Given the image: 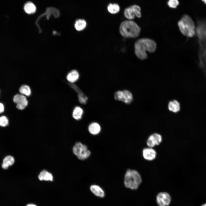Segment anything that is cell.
Returning a JSON list of instances; mask_svg holds the SVG:
<instances>
[{
  "label": "cell",
  "mask_w": 206,
  "mask_h": 206,
  "mask_svg": "<svg viewBox=\"0 0 206 206\" xmlns=\"http://www.w3.org/2000/svg\"><path fill=\"white\" fill-rule=\"evenodd\" d=\"M162 141L161 135L157 133H154L149 136L146 141V144L149 147L152 148L159 145Z\"/></svg>",
  "instance_id": "8"
},
{
  "label": "cell",
  "mask_w": 206,
  "mask_h": 206,
  "mask_svg": "<svg viewBox=\"0 0 206 206\" xmlns=\"http://www.w3.org/2000/svg\"><path fill=\"white\" fill-rule=\"evenodd\" d=\"M14 161V159L12 156H8L4 158L3 163L8 168L9 166L12 165Z\"/></svg>",
  "instance_id": "22"
},
{
  "label": "cell",
  "mask_w": 206,
  "mask_h": 206,
  "mask_svg": "<svg viewBox=\"0 0 206 206\" xmlns=\"http://www.w3.org/2000/svg\"><path fill=\"white\" fill-rule=\"evenodd\" d=\"M27 206H37L33 204H29L27 205Z\"/></svg>",
  "instance_id": "28"
},
{
  "label": "cell",
  "mask_w": 206,
  "mask_h": 206,
  "mask_svg": "<svg viewBox=\"0 0 206 206\" xmlns=\"http://www.w3.org/2000/svg\"><path fill=\"white\" fill-rule=\"evenodd\" d=\"M142 154L144 158L146 160L151 161L154 160L157 156L156 151L151 147L144 148L142 150Z\"/></svg>",
  "instance_id": "10"
},
{
  "label": "cell",
  "mask_w": 206,
  "mask_h": 206,
  "mask_svg": "<svg viewBox=\"0 0 206 206\" xmlns=\"http://www.w3.org/2000/svg\"><path fill=\"white\" fill-rule=\"evenodd\" d=\"M205 4H206V0H201Z\"/></svg>",
  "instance_id": "29"
},
{
  "label": "cell",
  "mask_w": 206,
  "mask_h": 206,
  "mask_svg": "<svg viewBox=\"0 0 206 206\" xmlns=\"http://www.w3.org/2000/svg\"><path fill=\"white\" fill-rule=\"evenodd\" d=\"M79 76L78 72L76 70H73L68 74L67 78L68 81L71 83H74L77 81Z\"/></svg>",
  "instance_id": "16"
},
{
  "label": "cell",
  "mask_w": 206,
  "mask_h": 206,
  "mask_svg": "<svg viewBox=\"0 0 206 206\" xmlns=\"http://www.w3.org/2000/svg\"><path fill=\"white\" fill-rule=\"evenodd\" d=\"M132 95L130 91L126 90L122 91L121 101L128 104L132 102Z\"/></svg>",
  "instance_id": "11"
},
{
  "label": "cell",
  "mask_w": 206,
  "mask_h": 206,
  "mask_svg": "<svg viewBox=\"0 0 206 206\" xmlns=\"http://www.w3.org/2000/svg\"><path fill=\"white\" fill-rule=\"evenodd\" d=\"M24 9L26 13L31 14L35 12L36 7L33 3L29 2L25 4L24 7Z\"/></svg>",
  "instance_id": "17"
},
{
  "label": "cell",
  "mask_w": 206,
  "mask_h": 206,
  "mask_svg": "<svg viewBox=\"0 0 206 206\" xmlns=\"http://www.w3.org/2000/svg\"><path fill=\"white\" fill-rule=\"evenodd\" d=\"M179 2L178 0H169L167 4L171 8H176L179 5Z\"/></svg>",
  "instance_id": "23"
},
{
  "label": "cell",
  "mask_w": 206,
  "mask_h": 206,
  "mask_svg": "<svg viewBox=\"0 0 206 206\" xmlns=\"http://www.w3.org/2000/svg\"><path fill=\"white\" fill-rule=\"evenodd\" d=\"M142 182L140 174L134 170L128 169L124 176V184L127 188L133 190L137 189Z\"/></svg>",
  "instance_id": "4"
},
{
  "label": "cell",
  "mask_w": 206,
  "mask_h": 206,
  "mask_svg": "<svg viewBox=\"0 0 206 206\" xmlns=\"http://www.w3.org/2000/svg\"><path fill=\"white\" fill-rule=\"evenodd\" d=\"M40 180H43L46 181H52L53 175L51 173L45 170H43L40 173L38 176Z\"/></svg>",
  "instance_id": "14"
},
{
  "label": "cell",
  "mask_w": 206,
  "mask_h": 206,
  "mask_svg": "<svg viewBox=\"0 0 206 206\" xmlns=\"http://www.w3.org/2000/svg\"><path fill=\"white\" fill-rule=\"evenodd\" d=\"M141 10L140 6L134 5L126 8L124 10V15L128 20H132L136 17L140 18L142 16Z\"/></svg>",
  "instance_id": "6"
},
{
  "label": "cell",
  "mask_w": 206,
  "mask_h": 206,
  "mask_svg": "<svg viewBox=\"0 0 206 206\" xmlns=\"http://www.w3.org/2000/svg\"><path fill=\"white\" fill-rule=\"evenodd\" d=\"M90 189L91 191L96 196L100 197H103L105 196V193L102 189L96 185L91 186Z\"/></svg>",
  "instance_id": "12"
},
{
  "label": "cell",
  "mask_w": 206,
  "mask_h": 206,
  "mask_svg": "<svg viewBox=\"0 0 206 206\" xmlns=\"http://www.w3.org/2000/svg\"><path fill=\"white\" fill-rule=\"evenodd\" d=\"M83 113V110L80 107H76L72 113L73 117L76 120L81 119Z\"/></svg>",
  "instance_id": "20"
},
{
  "label": "cell",
  "mask_w": 206,
  "mask_h": 206,
  "mask_svg": "<svg viewBox=\"0 0 206 206\" xmlns=\"http://www.w3.org/2000/svg\"><path fill=\"white\" fill-rule=\"evenodd\" d=\"M13 102L17 104L16 107L19 109L23 110L27 106L28 101L25 96L17 94L13 98Z\"/></svg>",
  "instance_id": "9"
},
{
  "label": "cell",
  "mask_w": 206,
  "mask_h": 206,
  "mask_svg": "<svg viewBox=\"0 0 206 206\" xmlns=\"http://www.w3.org/2000/svg\"><path fill=\"white\" fill-rule=\"evenodd\" d=\"M171 197L167 192L159 193L156 197L157 203L159 206H168L171 202Z\"/></svg>",
  "instance_id": "7"
},
{
  "label": "cell",
  "mask_w": 206,
  "mask_h": 206,
  "mask_svg": "<svg viewBox=\"0 0 206 206\" xmlns=\"http://www.w3.org/2000/svg\"><path fill=\"white\" fill-rule=\"evenodd\" d=\"M19 91L22 95L29 96L31 94V90L29 86L27 85L22 86L19 89Z\"/></svg>",
  "instance_id": "21"
},
{
  "label": "cell",
  "mask_w": 206,
  "mask_h": 206,
  "mask_svg": "<svg viewBox=\"0 0 206 206\" xmlns=\"http://www.w3.org/2000/svg\"><path fill=\"white\" fill-rule=\"evenodd\" d=\"M4 110V107L3 105L0 103V114L3 112Z\"/></svg>",
  "instance_id": "27"
},
{
  "label": "cell",
  "mask_w": 206,
  "mask_h": 206,
  "mask_svg": "<svg viewBox=\"0 0 206 206\" xmlns=\"http://www.w3.org/2000/svg\"><path fill=\"white\" fill-rule=\"evenodd\" d=\"M87 23L86 21L82 19H79L76 21L74 27L76 29L79 31L84 30L86 27Z\"/></svg>",
  "instance_id": "18"
},
{
  "label": "cell",
  "mask_w": 206,
  "mask_h": 206,
  "mask_svg": "<svg viewBox=\"0 0 206 206\" xmlns=\"http://www.w3.org/2000/svg\"><path fill=\"white\" fill-rule=\"evenodd\" d=\"M122 91H118L115 92L114 94V98L117 100L121 101Z\"/></svg>",
  "instance_id": "26"
},
{
  "label": "cell",
  "mask_w": 206,
  "mask_h": 206,
  "mask_svg": "<svg viewBox=\"0 0 206 206\" xmlns=\"http://www.w3.org/2000/svg\"><path fill=\"white\" fill-rule=\"evenodd\" d=\"M9 121L5 116H2L0 117V126L2 127L6 126L8 124Z\"/></svg>",
  "instance_id": "24"
},
{
  "label": "cell",
  "mask_w": 206,
  "mask_h": 206,
  "mask_svg": "<svg viewBox=\"0 0 206 206\" xmlns=\"http://www.w3.org/2000/svg\"><path fill=\"white\" fill-rule=\"evenodd\" d=\"M141 31L140 27L132 20H127L124 21L120 26V33L125 38H137L140 35Z\"/></svg>",
  "instance_id": "2"
},
{
  "label": "cell",
  "mask_w": 206,
  "mask_h": 206,
  "mask_svg": "<svg viewBox=\"0 0 206 206\" xmlns=\"http://www.w3.org/2000/svg\"><path fill=\"white\" fill-rule=\"evenodd\" d=\"M108 11L112 14H115L118 13L120 10V7L117 3L109 4L107 6Z\"/></svg>",
  "instance_id": "19"
},
{
  "label": "cell",
  "mask_w": 206,
  "mask_h": 206,
  "mask_svg": "<svg viewBox=\"0 0 206 206\" xmlns=\"http://www.w3.org/2000/svg\"><path fill=\"white\" fill-rule=\"evenodd\" d=\"M134 53L136 57L141 60H144L148 58L147 52H154L157 48V44L153 39L143 37L137 39L134 45Z\"/></svg>",
  "instance_id": "1"
},
{
  "label": "cell",
  "mask_w": 206,
  "mask_h": 206,
  "mask_svg": "<svg viewBox=\"0 0 206 206\" xmlns=\"http://www.w3.org/2000/svg\"><path fill=\"white\" fill-rule=\"evenodd\" d=\"M88 129L89 132L93 135L98 134L100 131L101 127L100 125L96 122H93L89 126Z\"/></svg>",
  "instance_id": "15"
},
{
  "label": "cell",
  "mask_w": 206,
  "mask_h": 206,
  "mask_svg": "<svg viewBox=\"0 0 206 206\" xmlns=\"http://www.w3.org/2000/svg\"><path fill=\"white\" fill-rule=\"evenodd\" d=\"M79 100L80 102L82 104H85L86 103L88 99L87 96L82 94H80L78 96Z\"/></svg>",
  "instance_id": "25"
},
{
  "label": "cell",
  "mask_w": 206,
  "mask_h": 206,
  "mask_svg": "<svg viewBox=\"0 0 206 206\" xmlns=\"http://www.w3.org/2000/svg\"><path fill=\"white\" fill-rule=\"evenodd\" d=\"M73 151L74 154L80 160H84L91 154L90 151L87 146L80 142H77L73 146Z\"/></svg>",
  "instance_id": "5"
},
{
  "label": "cell",
  "mask_w": 206,
  "mask_h": 206,
  "mask_svg": "<svg viewBox=\"0 0 206 206\" xmlns=\"http://www.w3.org/2000/svg\"><path fill=\"white\" fill-rule=\"evenodd\" d=\"M169 110L173 112L176 113L180 110V105L179 103L176 100L170 101L168 104Z\"/></svg>",
  "instance_id": "13"
},
{
  "label": "cell",
  "mask_w": 206,
  "mask_h": 206,
  "mask_svg": "<svg viewBox=\"0 0 206 206\" xmlns=\"http://www.w3.org/2000/svg\"><path fill=\"white\" fill-rule=\"evenodd\" d=\"M181 33L185 36L191 37L195 34V26L194 22L188 15H184L177 23Z\"/></svg>",
  "instance_id": "3"
},
{
  "label": "cell",
  "mask_w": 206,
  "mask_h": 206,
  "mask_svg": "<svg viewBox=\"0 0 206 206\" xmlns=\"http://www.w3.org/2000/svg\"><path fill=\"white\" fill-rule=\"evenodd\" d=\"M201 206H206V203H205L201 205Z\"/></svg>",
  "instance_id": "30"
}]
</instances>
